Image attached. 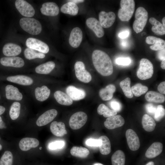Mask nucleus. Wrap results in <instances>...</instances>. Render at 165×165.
<instances>
[{"label":"nucleus","mask_w":165,"mask_h":165,"mask_svg":"<svg viewBox=\"0 0 165 165\" xmlns=\"http://www.w3.org/2000/svg\"><path fill=\"white\" fill-rule=\"evenodd\" d=\"M92 59L95 68L101 75L107 76L112 74L113 63L106 53L100 50H95L92 53Z\"/></svg>","instance_id":"obj_1"},{"label":"nucleus","mask_w":165,"mask_h":165,"mask_svg":"<svg viewBox=\"0 0 165 165\" xmlns=\"http://www.w3.org/2000/svg\"><path fill=\"white\" fill-rule=\"evenodd\" d=\"M19 23L23 30L32 35H38L42 31V26L40 23L34 18H22L20 20Z\"/></svg>","instance_id":"obj_2"},{"label":"nucleus","mask_w":165,"mask_h":165,"mask_svg":"<svg viewBox=\"0 0 165 165\" xmlns=\"http://www.w3.org/2000/svg\"><path fill=\"white\" fill-rule=\"evenodd\" d=\"M121 8L118 13V16L123 21H127L130 20L134 13L135 3L133 0H121Z\"/></svg>","instance_id":"obj_3"},{"label":"nucleus","mask_w":165,"mask_h":165,"mask_svg":"<svg viewBox=\"0 0 165 165\" xmlns=\"http://www.w3.org/2000/svg\"><path fill=\"white\" fill-rule=\"evenodd\" d=\"M135 17L133 29L135 32L138 33L141 32L145 27L148 18V13L144 8L139 7L136 10Z\"/></svg>","instance_id":"obj_4"},{"label":"nucleus","mask_w":165,"mask_h":165,"mask_svg":"<svg viewBox=\"0 0 165 165\" xmlns=\"http://www.w3.org/2000/svg\"><path fill=\"white\" fill-rule=\"evenodd\" d=\"M153 72V66L152 62L147 59H141L137 72L138 78L142 80L149 79L152 76Z\"/></svg>","instance_id":"obj_5"},{"label":"nucleus","mask_w":165,"mask_h":165,"mask_svg":"<svg viewBox=\"0 0 165 165\" xmlns=\"http://www.w3.org/2000/svg\"><path fill=\"white\" fill-rule=\"evenodd\" d=\"M87 120L86 114L83 112H79L73 114L70 117L69 124L73 130H78L82 127Z\"/></svg>","instance_id":"obj_6"},{"label":"nucleus","mask_w":165,"mask_h":165,"mask_svg":"<svg viewBox=\"0 0 165 165\" xmlns=\"http://www.w3.org/2000/svg\"><path fill=\"white\" fill-rule=\"evenodd\" d=\"M74 69L76 76L79 81L86 83L91 81V75L86 69L83 62L81 61L76 62L75 64Z\"/></svg>","instance_id":"obj_7"},{"label":"nucleus","mask_w":165,"mask_h":165,"mask_svg":"<svg viewBox=\"0 0 165 165\" xmlns=\"http://www.w3.org/2000/svg\"><path fill=\"white\" fill-rule=\"evenodd\" d=\"M15 6L19 12L24 16L30 17L35 14V10L33 6L26 1L16 0Z\"/></svg>","instance_id":"obj_8"},{"label":"nucleus","mask_w":165,"mask_h":165,"mask_svg":"<svg viewBox=\"0 0 165 165\" xmlns=\"http://www.w3.org/2000/svg\"><path fill=\"white\" fill-rule=\"evenodd\" d=\"M26 44L28 48L43 53H47L49 51V46L46 43L34 38H28L26 41Z\"/></svg>","instance_id":"obj_9"},{"label":"nucleus","mask_w":165,"mask_h":165,"mask_svg":"<svg viewBox=\"0 0 165 165\" xmlns=\"http://www.w3.org/2000/svg\"><path fill=\"white\" fill-rule=\"evenodd\" d=\"M116 17V15L113 12L110 11L107 13L101 11L99 14V21L103 28H108L113 24Z\"/></svg>","instance_id":"obj_10"},{"label":"nucleus","mask_w":165,"mask_h":165,"mask_svg":"<svg viewBox=\"0 0 165 165\" xmlns=\"http://www.w3.org/2000/svg\"><path fill=\"white\" fill-rule=\"evenodd\" d=\"M127 142L130 149L133 151L138 150L140 146L139 138L136 133L132 129H128L126 131Z\"/></svg>","instance_id":"obj_11"},{"label":"nucleus","mask_w":165,"mask_h":165,"mask_svg":"<svg viewBox=\"0 0 165 165\" xmlns=\"http://www.w3.org/2000/svg\"><path fill=\"white\" fill-rule=\"evenodd\" d=\"M57 112L55 109L49 110L41 115L36 122V125L41 127L47 125L52 121L57 116Z\"/></svg>","instance_id":"obj_12"},{"label":"nucleus","mask_w":165,"mask_h":165,"mask_svg":"<svg viewBox=\"0 0 165 165\" xmlns=\"http://www.w3.org/2000/svg\"><path fill=\"white\" fill-rule=\"evenodd\" d=\"M82 32L80 28L76 27L73 28L71 32L69 38L70 46L74 48L78 47L82 42Z\"/></svg>","instance_id":"obj_13"},{"label":"nucleus","mask_w":165,"mask_h":165,"mask_svg":"<svg viewBox=\"0 0 165 165\" xmlns=\"http://www.w3.org/2000/svg\"><path fill=\"white\" fill-rule=\"evenodd\" d=\"M124 123V118L118 115L107 118L104 122V125L108 129H113L122 126Z\"/></svg>","instance_id":"obj_14"},{"label":"nucleus","mask_w":165,"mask_h":165,"mask_svg":"<svg viewBox=\"0 0 165 165\" xmlns=\"http://www.w3.org/2000/svg\"><path fill=\"white\" fill-rule=\"evenodd\" d=\"M0 63L3 66L15 68H21L24 64V60L16 57H3L0 59Z\"/></svg>","instance_id":"obj_15"},{"label":"nucleus","mask_w":165,"mask_h":165,"mask_svg":"<svg viewBox=\"0 0 165 165\" xmlns=\"http://www.w3.org/2000/svg\"><path fill=\"white\" fill-rule=\"evenodd\" d=\"M87 26L92 30L98 38L102 37L104 35V31L100 22L96 18L90 17L86 21Z\"/></svg>","instance_id":"obj_16"},{"label":"nucleus","mask_w":165,"mask_h":165,"mask_svg":"<svg viewBox=\"0 0 165 165\" xmlns=\"http://www.w3.org/2000/svg\"><path fill=\"white\" fill-rule=\"evenodd\" d=\"M42 13L46 16H55L59 13V9L57 5L53 2L44 3L40 9Z\"/></svg>","instance_id":"obj_17"},{"label":"nucleus","mask_w":165,"mask_h":165,"mask_svg":"<svg viewBox=\"0 0 165 165\" xmlns=\"http://www.w3.org/2000/svg\"><path fill=\"white\" fill-rule=\"evenodd\" d=\"M67 94L72 100L79 101L86 96L85 91L83 89L77 88L73 86H69L66 88Z\"/></svg>","instance_id":"obj_18"},{"label":"nucleus","mask_w":165,"mask_h":165,"mask_svg":"<svg viewBox=\"0 0 165 165\" xmlns=\"http://www.w3.org/2000/svg\"><path fill=\"white\" fill-rule=\"evenodd\" d=\"M145 42L148 44L152 45L150 46V48L153 50L159 51L165 47V40L154 36H149L147 37L145 39Z\"/></svg>","instance_id":"obj_19"},{"label":"nucleus","mask_w":165,"mask_h":165,"mask_svg":"<svg viewBox=\"0 0 165 165\" xmlns=\"http://www.w3.org/2000/svg\"><path fill=\"white\" fill-rule=\"evenodd\" d=\"M39 145L38 140L35 138H25L21 139L19 143V146L21 150L27 151L32 148L37 147Z\"/></svg>","instance_id":"obj_20"},{"label":"nucleus","mask_w":165,"mask_h":165,"mask_svg":"<svg viewBox=\"0 0 165 165\" xmlns=\"http://www.w3.org/2000/svg\"><path fill=\"white\" fill-rule=\"evenodd\" d=\"M5 91L6 97L8 99L20 101L23 98L22 94L18 89L12 85H7L5 87Z\"/></svg>","instance_id":"obj_21"},{"label":"nucleus","mask_w":165,"mask_h":165,"mask_svg":"<svg viewBox=\"0 0 165 165\" xmlns=\"http://www.w3.org/2000/svg\"><path fill=\"white\" fill-rule=\"evenodd\" d=\"M21 52V48L20 46L11 43L6 44L2 49L3 54L8 57L17 56Z\"/></svg>","instance_id":"obj_22"},{"label":"nucleus","mask_w":165,"mask_h":165,"mask_svg":"<svg viewBox=\"0 0 165 165\" xmlns=\"http://www.w3.org/2000/svg\"><path fill=\"white\" fill-rule=\"evenodd\" d=\"M50 130L54 135L57 137H62L67 133L65 124L61 122H52L50 125Z\"/></svg>","instance_id":"obj_23"},{"label":"nucleus","mask_w":165,"mask_h":165,"mask_svg":"<svg viewBox=\"0 0 165 165\" xmlns=\"http://www.w3.org/2000/svg\"><path fill=\"white\" fill-rule=\"evenodd\" d=\"M163 149V145L160 142L153 143L147 149L145 156L149 158H152L159 155L162 152Z\"/></svg>","instance_id":"obj_24"},{"label":"nucleus","mask_w":165,"mask_h":165,"mask_svg":"<svg viewBox=\"0 0 165 165\" xmlns=\"http://www.w3.org/2000/svg\"><path fill=\"white\" fill-rule=\"evenodd\" d=\"M7 81L23 85H30L33 82V80L30 77L24 75H16L7 77Z\"/></svg>","instance_id":"obj_25"},{"label":"nucleus","mask_w":165,"mask_h":165,"mask_svg":"<svg viewBox=\"0 0 165 165\" xmlns=\"http://www.w3.org/2000/svg\"><path fill=\"white\" fill-rule=\"evenodd\" d=\"M54 96L57 102L61 105L69 106L73 103V100L67 94L61 91H56Z\"/></svg>","instance_id":"obj_26"},{"label":"nucleus","mask_w":165,"mask_h":165,"mask_svg":"<svg viewBox=\"0 0 165 165\" xmlns=\"http://www.w3.org/2000/svg\"><path fill=\"white\" fill-rule=\"evenodd\" d=\"M115 86L113 84H109L105 88H102L99 92V95L101 99L104 101L111 100L116 91Z\"/></svg>","instance_id":"obj_27"},{"label":"nucleus","mask_w":165,"mask_h":165,"mask_svg":"<svg viewBox=\"0 0 165 165\" xmlns=\"http://www.w3.org/2000/svg\"><path fill=\"white\" fill-rule=\"evenodd\" d=\"M50 93V89L45 86H43L41 87H37L35 90L36 98L40 101H43L47 99Z\"/></svg>","instance_id":"obj_28"},{"label":"nucleus","mask_w":165,"mask_h":165,"mask_svg":"<svg viewBox=\"0 0 165 165\" xmlns=\"http://www.w3.org/2000/svg\"><path fill=\"white\" fill-rule=\"evenodd\" d=\"M143 128L146 131L151 132L155 127L156 123L154 119L147 114L143 115L142 119Z\"/></svg>","instance_id":"obj_29"},{"label":"nucleus","mask_w":165,"mask_h":165,"mask_svg":"<svg viewBox=\"0 0 165 165\" xmlns=\"http://www.w3.org/2000/svg\"><path fill=\"white\" fill-rule=\"evenodd\" d=\"M145 98L148 102L157 103H163L165 100V96L163 95L153 91L148 92L145 95Z\"/></svg>","instance_id":"obj_30"},{"label":"nucleus","mask_w":165,"mask_h":165,"mask_svg":"<svg viewBox=\"0 0 165 165\" xmlns=\"http://www.w3.org/2000/svg\"><path fill=\"white\" fill-rule=\"evenodd\" d=\"M79 10V7L77 4L71 2H68L64 4L61 9L62 13L73 16H75L78 14Z\"/></svg>","instance_id":"obj_31"},{"label":"nucleus","mask_w":165,"mask_h":165,"mask_svg":"<svg viewBox=\"0 0 165 165\" xmlns=\"http://www.w3.org/2000/svg\"><path fill=\"white\" fill-rule=\"evenodd\" d=\"M55 66L53 62L50 61L38 66L35 68V71L38 74H47L53 70Z\"/></svg>","instance_id":"obj_32"},{"label":"nucleus","mask_w":165,"mask_h":165,"mask_svg":"<svg viewBox=\"0 0 165 165\" xmlns=\"http://www.w3.org/2000/svg\"><path fill=\"white\" fill-rule=\"evenodd\" d=\"M149 22L152 25L151 30L153 32L158 35H165V28L161 23L153 17L149 19Z\"/></svg>","instance_id":"obj_33"},{"label":"nucleus","mask_w":165,"mask_h":165,"mask_svg":"<svg viewBox=\"0 0 165 165\" xmlns=\"http://www.w3.org/2000/svg\"><path fill=\"white\" fill-rule=\"evenodd\" d=\"M99 139L101 142V144L99 146L100 153L103 155H107L109 154L111 151V146L110 140L106 136H100Z\"/></svg>","instance_id":"obj_34"},{"label":"nucleus","mask_w":165,"mask_h":165,"mask_svg":"<svg viewBox=\"0 0 165 165\" xmlns=\"http://www.w3.org/2000/svg\"><path fill=\"white\" fill-rule=\"evenodd\" d=\"M70 152L72 156L81 158H86L90 154L88 149L82 147L74 146L71 148Z\"/></svg>","instance_id":"obj_35"},{"label":"nucleus","mask_w":165,"mask_h":165,"mask_svg":"<svg viewBox=\"0 0 165 165\" xmlns=\"http://www.w3.org/2000/svg\"><path fill=\"white\" fill-rule=\"evenodd\" d=\"M112 165H125V156L124 152L121 150L116 151L112 156Z\"/></svg>","instance_id":"obj_36"},{"label":"nucleus","mask_w":165,"mask_h":165,"mask_svg":"<svg viewBox=\"0 0 165 165\" xmlns=\"http://www.w3.org/2000/svg\"><path fill=\"white\" fill-rule=\"evenodd\" d=\"M130 79L129 77L120 82V86L125 95L127 98H131L133 97V95L130 86Z\"/></svg>","instance_id":"obj_37"},{"label":"nucleus","mask_w":165,"mask_h":165,"mask_svg":"<svg viewBox=\"0 0 165 165\" xmlns=\"http://www.w3.org/2000/svg\"><path fill=\"white\" fill-rule=\"evenodd\" d=\"M24 54L25 57L29 60L36 58L42 59L45 57L44 53L29 48L25 50Z\"/></svg>","instance_id":"obj_38"},{"label":"nucleus","mask_w":165,"mask_h":165,"mask_svg":"<svg viewBox=\"0 0 165 165\" xmlns=\"http://www.w3.org/2000/svg\"><path fill=\"white\" fill-rule=\"evenodd\" d=\"M98 113L100 115H103L105 117L108 118L116 115L117 112L109 109L103 104H100L97 109Z\"/></svg>","instance_id":"obj_39"},{"label":"nucleus","mask_w":165,"mask_h":165,"mask_svg":"<svg viewBox=\"0 0 165 165\" xmlns=\"http://www.w3.org/2000/svg\"><path fill=\"white\" fill-rule=\"evenodd\" d=\"M20 104L18 102H15L11 106L9 115L11 119L13 120L16 119L19 117L20 109Z\"/></svg>","instance_id":"obj_40"},{"label":"nucleus","mask_w":165,"mask_h":165,"mask_svg":"<svg viewBox=\"0 0 165 165\" xmlns=\"http://www.w3.org/2000/svg\"><path fill=\"white\" fill-rule=\"evenodd\" d=\"M131 89L133 94L138 97L146 93L148 90V88L141 83H138L133 86Z\"/></svg>","instance_id":"obj_41"},{"label":"nucleus","mask_w":165,"mask_h":165,"mask_svg":"<svg viewBox=\"0 0 165 165\" xmlns=\"http://www.w3.org/2000/svg\"><path fill=\"white\" fill-rule=\"evenodd\" d=\"M13 155L9 151H5L0 160V165H12Z\"/></svg>","instance_id":"obj_42"},{"label":"nucleus","mask_w":165,"mask_h":165,"mask_svg":"<svg viewBox=\"0 0 165 165\" xmlns=\"http://www.w3.org/2000/svg\"><path fill=\"white\" fill-rule=\"evenodd\" d=\"M165 110L163 105H159L157 106L154 114V119L157 121H160L164 116Z\"/></svg>","instance_id":"obj_43"},{"label":"nucleus","mask_w":165,"mask_h":165,"mask_svg":"<svg viewBox=\"0 0 165 165\" xmlns=\"http://www.w3.org/2000/svg\"><path fill=\"white\" fill-rule=\"evenodd\" d=\"M131 62V60L129 57H119L115 60L116 63L119 65L127 66L130 65Z\"/></svg>","instance_id":"obj_44"},{"label":"nucleus","mask_w":165,"mask_h":165,"mask_svg":"<svg viewBox=\"0 0 165 165\" xmlns=\"http://www.w3.org/2000/svg\"><path fill=\"white\" fill-rule=\"evenodd\" d=\"M65 145L63 141H57L50 143L49 145V148L51 150H56L63 148Z\"/></svg>","instance_id":"obj_45"},{"label":"nucleus","mask_w":165,"mask_h":165,"mask_svg":"<svg viewBox=\"0 0 165 165\" xmlns=\"http://www.w3.org/2000/svg\"><path fill=\"white\" fill-rule=\"evenodd\" d=\"M101 142L99 139L89 138L87 139L86 142V145L89 146L97 147L100 146Z\"/></svg>","instance_id":"obj_46"},{"label":"nucleus","mask_w":165,"mask_h":165,"mask_svg":"<svg viewBox=\"0 0 165 165\" xmlns=\"http://www.w3.org/2000/svg\"><path fill=\"white\" fill-rule=\"evenodd\" d=\"M110 107L114 110L116 112L119 111L121 108V105L120 103L117 101L113 100L109 103Z\"/></svg>","instance_id":"obj_47"},{"label":"nucleus","mask_w":165,"mask_h":165,"mask_svg":"<svg viewBox=\"0 0 165 165\" xmlns=\"http://www.w3.org/2000/svg\"><path fill=\"white\" fill-rule=\"evenodd\" d=\"M147 112L150 115H154L157 107L153 104L148 103L145 106Z\"/></svg>","instance_id":"obj_48"},{"label":"nucleus","mask_w":165,"mask_h":165,"mask_svg":"<svg viewBox=\"0 0 165 165\" xmlns=\"http://www.w3.org/2000/svg\"><path fill=\"white\" fill-rule=\"evenodd\" d=\"M158 91L161 94H165V82H161L157 87Z\"/></svg>","instance_id":"obj_49"},{"label":"nucleus","mask_w":165,"mask_h":165,"mask_svg":"<svg viewBox=\"0 0 165 165\" xmlns=\"http://www.w3.org/2000/svg\"><path fill=\"white\" fill-rule=\"evenodd\" d=\"M165 48L159 50L157 53V57L160 60L162 61L165 59Z\"/></svg>","instance_id":"obj_50"},{"label":"nucleus","mask_w":165,"mask_h":165,"mask_svg":"<svg viewBox=\"0 0 165 165\" xmlns=\"http://www.w3.org/2000/svg\"><path fill=\"white\" fill-rule=\"evenodd\" d=\"M129 34V31L128 30H126L119 33L118 34V36L121 38L124 39L127 38Z\"/></svg>","instance_id":"obj_51"},{"label":"nucleus","mask_w":165,"mask_h":165,"mask_svg":"<svg viewBox=\"0 0 165 165\" xmlns=\"http://www.w3.org/2000/svg\"><path fill=\"white\" fill-rule=\"evenodd\" d=\"M84 1L83 0H68V2H71L75 3L83 2Z\"/></svg>","instance_id":"obj_52"},{"label":"nucleus","mask_w":165,"mask_h":165,"mask_svg":"<svg viewBox=\"0 0 165 165\" xmlns=\"http://www.w3.org/2000/svg\"><path fill=\"white\" fill-rule=\"evenodd\" d=\"M5 110L6 109L4 106L0 105V115L4 113Z\"/></svg>","instance_id":"obj_53"},{"label":"nucleus","mask_w":165,"mask_h":165,"mask_svg":"<svg viewBox=\"0 0 165 165\" xmlns=\"http://www.w3.org/2000/svg\"><path fill=\"white\" fill-rule=\"evenodd\" d=\"M121 44L123 47H127L128 46V42L126 40H123Z\"/></svg>","instance_id":"obj_54"},{"label":"nucleus","mask_w":165,"mask_h":165,"mask_svg":"<svg viewBox=\"0 0 165 165\" xmlns=\"http://www.w3.org/2000/svg\"><path fill=\"white\" fill-rule=\"evenodd\" d=\"M6 127L4 122L2 121L0 122V129L5 128Z\"/></svg>","instance_id":"obj_55"},{"label":"nucleus","mask_w":165,"mask_h":165,"mask_svg":"<svg viewBox=\"0 0 165 165\" xmlns=\"http://www.w3.org/2000/svg\"><path fill=\"white\" fill-rule=\"evenodd\" d=\"M161 67L163 69H165V59L162 61L161 63Z\"/></svg>","instance_id":"obj_56"},{"label":"nucleus","mask_w":165,"mask_h":165,"mask_svg":"<svg viewBox=\"0 0 165 165\" xmlns=\"http://www.w3.org/2000/svg\"><path fill=\"white\" fill-rule=\"evenodd\" d=\"M162 23H163V26L165 27V17H164L162 19Z\"/></svg>","instance_id":"obj_57"},{"label":"nucleus","mask_w":165,"mask_h":165,"mask_svg":"<svg viewBox=\"0 0 165 165\" xmlns=\"http://www.w3.org/2000/svg\"><path fill=\"white\" fill-rule=\"evenodd\" d=\"M145 165H154V163L152 161H150L148 163Z\"/></svg>","instance_id":"obj_58"},{"label":"nucleus","mask_w":165,"mask_h":165,"mask_svg":"<svg viewBox=\"0 0 165 165\" xmlns=\"http://www.w3.org/2000/svg\"><path fill=\"white\" fill-rule=\"evenodd\" d=\"M92 165H104L103 164L100 163H94Z\"/></svg>","instance_id":"obj_59"},{"label":"nucleus","mask_w":165,"mask_h":165,"mask_svg":"<svg viewBox=\"0 0 165 165\" xmlns=\"http://www.w3.org/2000/svg\"><path fill=\"white\" fill-rule=\"evenodd\" d=\"M2 145L0 144V150L2 149Z\"/></svg>","instance_id":"obj_60"},{"label":"nucleus","mask_w":165,"mask_h":165,"mask_svg":"<svg viewBox=\"0 0 165 165\" xmlns=\"http://www.w3.org/2000/svg\"><path fill=\"white\" fill-rule=\"evenodd\" d=\"M2 121V118L1 116H0V122Z\"/></svg>","instance_id":"obj_61"},{"label":"nucleus","mask_w":165,"mask_h":165,"mask_svg":"<svg viewBox=\"0 0 165 165\" xmlns=\"http://www.w3.org/2000/svg\"><path fill=\"white\" fill-rule=\"evenodd\" d=\"M42 147H40L39 148V149H41H41H42Z\"/></svg>","instance_id":"obj_62"},{"label":"nucleus","mask_w":165,"mask_h":165,"mask_svg":"<svg viewBox=\"0 0 165 165\" xmlns=\"http://www.w3.org/2000/svg\"></svg>","instance_id":"obj_63"},{"label":"nucleus","mask_w":165,"mask_h":165,"mask_svg":"<svg viewBox=\"0 0 165 165\" xmlns=\"http://www.w3.org/2000/svg\"></svg>","instance_id":"obj_64"}]
</instances>
